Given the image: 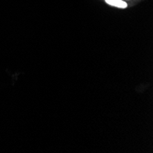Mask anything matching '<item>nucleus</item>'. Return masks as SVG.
<instances>
[{"instance_id": "nucleus-1", "label": "nucleus", "mask_w": 153, "mask_h": 153, "mask_svg": "<svg viewBox=\"0 0 153 153\" xmlns=\"http://www.w3.org/2000/svg\"><path fill=\"white\" fill-rule=\"evenodd\" d=\"M105 1L107 5L117 8L124 9L128 7V4L125 0H105Z\"/></svg>"}, {"instance_id": "nucleus-2", "label": "nucleus", "mask_w": 153, "mask_h": 153, "mask_svg": "<svg viewBox=\"0 0 153 153\" xmlns=\"http://www.w3.org/2000/svg\"><path fill=\"white\" fill-rule=\"evenodd\" d=\"M125 1H127V0H125Z\"/></svg>"}]
</instances>
